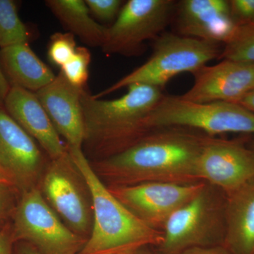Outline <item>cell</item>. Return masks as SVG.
Segmentation results:
<instances>
[{
  "mask_svg": "<svg viewBox=\"0 0 254 254\" xmlns=\"http://www.w3.org/2000/svg\"><path fill=\"white\" fill-rule=\"evenodd\" d=\"M208 136L180 127L158 128L91 165L110 185L196 183L197 162Z\"/></svg>",
  "mask_w": 254,
  "mask_h": 254,
  "instance_id": "cell-1",
  "label": "cell"
},
{
  "mask_svg": "<svg viewBox=\"0 0 254 254\" xmlns=\"http://www.w3.org/2000/svg\"><path fill=\"white\" fill-rule=\"evenodd\" d=\"M163 95L162 90L140 83L130 85L125 95L113 100L95 98L85 91L83 144L102 159L125 149L151 131L145 121Z\"/></svg>",
  "mask_w": 254,
  "mask_h": 254,
  "instance_id": "cell-2",
  "label": "cell"
},
{
  "mask_svg": "<svg viewBox=\"0 0 254 254\" xmlns=\"http://www.w3.org/2000/svg\"><path fill=\"white\" fill-rule=\"evenodd\" d=\"M66 148L86 182L93 204L91 235L78 254H120L160 245L163 232L141 221L110 192L82 148Z\"/></svg>",
  "mask_w": 254,
  "mask_h": 254,
  "instance_id": "cell-3",
  "label": "cell"
},
{
  "mask_svg": "<svg viewBox=\"0 0 254 254\" xmlns=\"http://www.w3.org/2000/svg\"><path fill=\"white\" fill-rule=\"evenodd\" d=\"M153 41V53L146 63L93 96L102 98L135 83L162 90L175 76L194 73L221 53L220 45L178 33L164 32Z\"/></svg>",
  "mask_w": 254,
  "mask_h": 254,
  "instance_id": "cell-4",
  "label": "cell"
},
{
  "mask_svg": "<svg viewBox=\"0 0 254 254\" xmlns=\"http://www.w3.org/2000/svg\"><path fill=\"white\" fill-rule=\"evenodd\" d=\"M225 204V193L205 183L165 222L157 254H182L190 249L223 245Z\"/></svg>",
  "mask_w": 254,
  "mask_h": 254,
  "instance_id": "cell-5",
  "label": "cell"
},
{
  "mask_svg": "<svg viewBox=\"0 0 254 254\" xmlns=\"http://www.w3.org/2000/svg\"><path fill=\"white\" fill-rule=\"evenodd\" d=\"M150 131L168 127L198 130L206 136L224 133L254 134V113L238 103H198L164 95L145 121Z\"/></svg>",
  "mask_w": 254,
  "mask_h": 254,
  "instance_id": "cell-6",
  "label": "cell"
},
{
  "mask_svg": "<svg viewBox=\"0 0 254 254\" xmlns=\"http://www.w3.org/2000/svg\"><path fill=\"white\" fill-rule=\"evenodd\" d=\"M38 187L65 225L88 240L93 227L91 193L68 150L60 158L51 160Z\"/></svg>",
  "mask_w": 254,
  "mask_h": 254,
  "instance_id": "cell-7",
  "label": "cell"
},
{
  "mask_svg": "<svg viewBox=\"0 0 254 254\" xmlns=\"http://www.w3.org/2000/svg\"><path fill=\"white\" fill-rule=\"evenodd\" d=\"M13 233L14 240L26 241L41 254H78L88 240L62 221L38 187L23 192Z\"/></svg>",
  "mask_w": 254,
  "mask_h": 254,
  "instance_id": "cell-8",
  "label": "cell"
},
{
  "mask_svg": "<svg viewBox=\"0 0 254 254\" xmlns=\"http://www.w3.org/2000/svg\"><path fill=\"white\" fill-rule=\"evenodd\" d=\"M173 0H128L118 18L108 27L101 49L106 55L136 56L145 50V42L164 33L175 11Z\"/></svg>",
  "mask_w": 254,
  "mask_h": 254,
  "instance_id": "cell-9",
  "label": "cell"
},
{
  "mask_svg": "<svg viewBox=\"0 0 254 254\" xmlns=\"http://www.w3.org/2000/svg\"><path fill=\"white\" fill-rule=\"evenodd\" d=\"M205 182L177 184L146 182L134 185H109L112 193L148 226L162 231L165 222L191 200Z\"/></svg>",
  "mask_w": 254,
  "mask_h": 254,
  "instance_id": "cell-10",
  "label": "cell"
},
{
  "mask_svg": "<svg viewBox=\"0 0 254 254\" xmlns=\"http://www.w3.org/2000/svg\"><path fill=\"white\" fill-rule=\"evenodd\" d=\"M196 175L200 182L228 194L254 178V150L242 142L208 136Z\"/></svg>",
  "mask_w": 254,
  "mask_h": 254,
  "instance_id": "cell-11",
  "label": "cell"
},
{
  "mask_svg": "<svg viewBox=\"0 0 254 254\" xmlns=\"http://www.w3.org/2000/svg\"><path fill=\"white\" fill-rule=\"evenodd\" d=\"M44 170L35 140L0 108V171L23 193L38 187Z\"/></svg>",
  "mask_w": 254,
  "mask_h": 254,
  "instance_id": "cell-12",
  "label": "cell"
},
{
  "mask_svg": "<svg viewBox=\"0 0 254 254\" xmlns=\"http://www.w3.org/2000/svg\"><path fill=\"white\" fill-rule=\"evenodd\" d=\"M192 74L193 86L180 97L194 103H237L254 89L253 63L222 60L217 64L205 65Z\"/></svg>",
  "mask_w": 254,
  "mask_h": 254,
  "instance_id": "cell-13",
  "label": "cell"
},
{
  "mask_svg": "<svg viewBox=\"0 0 254 254\" xmlns=\"http://www.w3.org/2000/svg\"><path fill=\"white\" fill-rule=\"evenodd\" d=\"M174 13L182 36L227 46L240 30L226 0H182L175 4Z\"/></svg>",
  "mask_w": 254,
  "mask_h": 254,
  "instance_id": "cell-14",
  "label": "cell"
},
{
  "mask_svg": "<svg viewBox=\"0 0 254 254\" xmlns=\"http://www.w3.org/2000/svg\"><path fill=\"white\" fill-rule=\"evenodd\" d=\"M86 89L72 86L60 71L51 83L36 94L70 148H82L85 137L82 96Z\"/></svg>",
  "mask_w": 254,
  "mask_h": 254,
  "instance_id": "cell-15",
  "label": "cell"
},
{
  "mask_svg": "<svg viewBox=\"0 0 254 254\" xmlns=\"http://www.w3.org/2000/svg\"><path fill=\"white\" fill-rule=\"evenodd\" d=\"M4 105L6 113L41 145L51 160L59 158L66 153V145L63 144L36 93L11 86Z\"/></svg>",
  "mask_w": 254,
  "mask_h": 254,
  "instance_id": "cell-16",
  "label": "cell"
},
{
  "mask_svg": "<svg viewBox=\"0 0 254 254\" xmlns=\"http://www.w3.org/2000/svg\"><path fill=\"white\" fill-rule=\"evenodd\" d=\"M222 246L230 254H254V178L225 195Z\"/></svg>",
  "mask_w": 254,
  "mask_h": 254,
  "instance_id": "cell-17",
  "label": "cell"
},
{
  "mask_svg": "<svg viewBox=\"0 0 254 254\" xmlns=\"http://www.w3.org/2000/svg\"><path fill=\"white\" fill-rule=\"evenodd\" d=\"M0 64L11 86L21 87L33 93L49 84L56 77L28 43L1 49Z\"/></svg>",
  "mask_w": 254,
  "mask_h": 254,
  "instance_id": "cell-18",
  "label": "cell"
},
{
  "mask_svg": "<svg viewBox=\"0 0 254 254\" xmlns=\"http://www.w3.org/2000/svg\"><path fill=\"white\" fill-rule=\"evenodd\" d=\"M46 6L68 33L80 38L87 46L102 48L108 27L91 17L83 0H47Z\"/></svg>",
  "mask_w": 254,
  "mask_h": 254,
  "instance_id": "cell-19",
  "label": "cell"
},
{
  "mask_svg": "<svg viewBox=\"0 0 254 254\" xmlns=\"http://www.w3.org/2000/svg\"><path fill=\"white\" fill-rule=\"evenodd\" d=\"M29 33L13 0H0V48L28 43Z\"/></svg>",
  "mask_w": 254,
  "mask_h": 254,
  "instance_id": "cell-20",
  "label": "cell"
},
{
  "mask_svg": "<svg viewBox=\"0 0 254 254\" xmlns=\"http://www.w3.org/2000/svg\"><path fill=\"white\" fill-rule=\"evenodd\" d=\"M91 55L85 47H77L71 60L61 67V72L72 86L85 89L88 76Z\"/></svg>",
  "mask_w": 254,
  "mask_h": 254,
  "instance_id": "cell-21",
  "label": "cell"
},
{
  "mask_svg": "<svg viewBox=\"0 0 254 254\" xmlns=\"http://www.w3.org/2000/svg\"><path fill=\"white\" fill-rule=\"evenodd\" d=\"M219 59L254 63V30L240 26L236 39L225 46Z\"/></svg>",
  "mask_w": 254,
  "mask_h": 254,
  "instance_id": "cell-22",
  "label": "cell"
},
{
  "mask_svg": "<svg viewBox=\"0 0 254 254\" xmlns=\"http://www.w3.org/2000/svg\"><path fill=\"white\" fill-rule=\"evenodd\" d=\"M75 36L71 33H55L51 37L48 48L50 63L60 68L68 63L76 52Z\"/></svg>",
  "mask_w": 254,
  "mask_h": 254,
  "instance_id": "cell-23",
  "label": "cell"
},
{
  "mask_svg": "<svg viewBox=\"0 0 254 254\" xmlns=\"http://www.w3.org/2000/svg\"><path fill=\"white\" fill-rule=\"evenodd\" d=\"M90 13L100 21H115L118 18L124 1L121 0H85Z\"/></svg>",
  "mask_w": 254,
  "mask_h": 254,
  "instance_id": "cell-24",
  "label": "cell"
},
{
  "mask_svg": "<svg viewBox=\"0 0 254 254\" xmlns=\"http://www.w3.org/2000/svg\"><path fill=\"white\" fill-rule=\"evenodd\" d=\"M230 14L239 26L250 24L254 21V0H230Z\"/></svg>",
  "mask_w": 254,
  "mask_h": 254,
  "instance_id": "cell-25",
  "label": "cell"
},
{
  "mask_svg": "<svg viewBox=\"0 0 254 254\" xmlns=\"http://www.w3.org/2000/svg\"><path fill=\"white\" fill-rule=\"evenodd\" d=\"M14 240L13 230L8 228L0 231V254H11L12 242Z\"/></svg>",
  "mask_w": 254,
  "mask_h": 254,
  "instance_id": "cell-26",
  "label": "cell"
},
{
  "mask_svg": "<svg viewBox=\"0 0 254 254\" xmlns=\"http://www.w3.org/2000/svg\"><path fill=\"white\" fill-rule=\"evenodd\" d=\"M182 254H230L223 246L200 247L185 251Z\"/></svg>",
  "mask_w": 254,
  "mask_h": 254,
  "instance_id": "cell-27",
  "label": "cell"
},
{
  "mask_svg": "<svg viewBox=\"0 0 254 254\" xmlns=\"http://www.w3.org/2000/svg\"><path fill=\"white\" fill-rule=\"evenodd\" d=\"M11 187L0 186V218L7 210L10 203Z\"/></svg>",
  "mask_w": 254,
  "mask_h": 254,
  "instance_id": "cell-28",
  "label": "cell"
},
{
  "mask_svg": "<svg viewBox=\"0 0 254 254\" xmlns=\"http://www.w3.org/2000/svg\"><path fill=\"white\" fill-rule=\"evenodd\" d=\"M10 87L11 86H10L7 78L5 76L4 71L1 68V64H0V104L4 103L5 98L9 91Z\"/></svg>",
  "mask_w": 254,
  "mask_h": 254,
  "instance_id": "cell-29",
  "label": "cell"
},
{
  "mask_svg": "<svg viewBox=\"0 0 254 254\" xmlns=\"http://www.w3.org/2000/svg\"><path fill=\"white\" fill-rule=\"evenodd\" d=\"M237 103L254 113V89L245 95Z\"/></svg>",
  "mask_w": 254,
  "mask_h": 254,
  "instance_id": "cell-30",
  "label": "cell"
},
{
  "mask_svg": "<svg viewBox=\"0 0 254 254\" xmlns=\"http://www.w3.org/2000/svg\"><path fill=\"white\" fill-rule=\"evenodd\" d=\"M18 254H41L39 252L33 248L32 246L28 245V244H25L20 247L18 250Z\"/></svg>",
  "mask_w": 254,
  "mask_h": 254,
  "instance_id": "cell-31",
  "label": "cell"
},
{
  "mask_svg": "<svg viewBox=\"0 0 254 254\" xmlns=\"http://www.w3.org/2000/svg\"><path fill=\"white\" fill-rule=\"evenodd\" d=\"M0 186L14 187L12 182L10 181L9 179L5 176L1 171H0Z\"/></svg>",
  "mask_w": 254,
  "mask_h": 254,
  "instance_id": "cell-32",
  "label": "cell"
},
{
  "mask_svg": "<svg viewBox=\"0 0 254 254\" xmlns=\"http://www.w3.org/2000/svg\"><path fill=\"white\" fill-rule=\"evenodd\" d=\"M137 254H154L152 253L149 250L147 249V247H143V248L139 249L137 250Z\"/></svg>",
  "mask_w": 254,
  "mask_h": 254,
  "instance_id": "cell-33",
  "label": "cell"
},
{
  "mask_svg": "<svg viewBox=\"0 0 254 254\" xmlns=\"http://www.w3.org/2000/svg\"><path fill=\"white\" fill-rule=\"evenodd\" d=\"M246 26V27L250 28V29L254 30V21H253V22L251 23L250 24L246 25V26Z\"/></svg>",
  "mask_w": 254,
  "mask_h": 254,
  "instance_id": "cell-34",
  "label": "cell"
},
{
  "mask_svg": "<svg viewBox=\"0 0 254 254\" xmlns=\"http://www.w3.org/2000/svg\"><path fill=\"white\" fill-rule=\"evenodd\" d=\"M137 250L131 251V252H125V253H122L120 254H137Z\"/></svg>",
  "mask_w": 254,
  "mask_h": 254,
  "instance_id": "cell-35",
  "label": "cell"
}]
</instances>
